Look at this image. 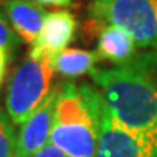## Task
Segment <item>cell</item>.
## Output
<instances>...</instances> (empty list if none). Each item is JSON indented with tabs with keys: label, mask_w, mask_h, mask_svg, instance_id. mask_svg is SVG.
I'll return each mask as SVG.
<instances>
[{
	"label": "cell",
	"mask_w": 157,
	"mask_h": 157,
	"mask_svg": "<svg viewBox=\"0 0 157 157\" xmlns=\"http://www.w3.org/2000/svg\"><path fill=\"white\" fill-rule=\"evenodd\" d=\"M109 112L157 157V77L147 56L112 68H93Z\"/></svg>",
	"instance_id": "obj_1"
},
{
	"label": "cell",
	"mask_w": 157,
	"mask_h": 157,
	"mask_svg": "<svg viewBox=\"0 0 157 157\" xmlns=\"http://www.w3.org/2000/svg\"><path fill=\"white\" fill-rule=\"evenodd\" d=\"M105 105L101 90L66 83L58 89L50 143L68 157H96Z\"/></svg>",
	"instance_id": "obj_2"
},
{
	"label": "cell",
	"mask_w": 157,
	"mask_h": 157,
	"mask_svg": "<svg viewBox=\"0 0 157 157\" xmlns=\"http://www.w3.org/2000/svg\"><path fill=\"white\" fill-rule=\"evenodd\" d=\"M51 60L26 57L13 71L6 89V113L15 125H22L48 98L54 76Z\"/></svg>",
	"instance_id": "obj_3"
},
{
	"label": "cell",
	"mask_w": 157,
	"mask_h": 157,
	"mask_svg": "<svg viewBox=\"0 0 157 157\" xmlns=\"http://www.w3.org/2000/svg\"><path fill=\"white\" fill-rule=\"evenodd\" d=\"M92 17L124 29L137 47H157V0H90Z\"/></svg>",
	"instance_id": "obj_4"
},
{
	"label": "cell",
	"mask_w": 157,
	"mask_h": 157,
	"mask_svg": "<svg viewBox=\"0 0 157 157\" xmlns=\"http://www.w3.org/2000/svg\"><path fill=\"white\" fill-rule=\"evenodd\" d=\"M77 32V21L73 13L58 10L48 13L44 28L36 38L28 57L34 60H52L57 54L67 50Z\"/></svg>",
	"instance_id": "obj_5"
},
{
	"label": "cell",
	"mask_w": 157,
	"mask_h": 157,
	"mask_svg": "<svg viewBox=\"0 0 157 157\" xmlns=\"http://www.w3.org/2000/svg\"><path fill=\"white\" fill-rule=\"evenodd\" d=\"M57 98L58 90H52L38 109L21 125L17 132L16 151L22 157H32L50 144Z\"/></svg>",
	"instance_id": "obj_6"
},
{
	"label": "cell",
	"mask_w": 157,
	"mask_h": 157,
	"mask_svg": "<svg viewBox=\"0 0 157 157\" xmlns=\"http://www.w3.org/2000/svg\"><path fill=\"white\" fill-rule=\"evenodd\" d=\"M96 157H156L140 140L121 127L109 112L108 105L103 109L101 137Z\"/></svg>",
	"instance_id": "obj_7"
},
{
	"label": "cell",
	"mask_w": 157,
	"mask_h": 157,
	"mask_svg": "<svg viewBox=\"0 0 157 157\" xmlns=\"http://www.w3.org/2000/svg\"><path fill=\"white\" fill-rule=\"evenodd\" d=\"M3 7L19 39L25 44H34L44 28L48 12L34 0H9Z\"/></svg>",
	"instance_id": "obj_8"
},
{
	"label": "cell",
	"mask_w": 157,
	"mask_h": 157,
	"mask_svg": "<svg viewBox=\"0 0 157 157\" xmlns=\"http://www.w3.org/2000/svg\"><path fill=\"white\" fill-rule=\"evenodd\" d=\"M137 48L134 38L124 29L108 25L101 31L96 54L102 60L115 63L117 66H124L132 60Z\"/></svg>",
	"instance_id": "obj_9"
},
{
	"label": "cell",
	"mask_w": 157,
	"mask_h": 157,
	"mask_svg": "<svg viewBox=\"0 0 157 157\" xmlns=\"http://www.w3.org/2000/svg\"><path fill=\"white\" fill-rule=\"evenodd\" d=\"M99 60V56L96 51L76 50V48H67L57 54L51 64L56 71L68 78H74L78 76L89 73L95 68V64Z\"/></svg>",
	"instance_id": "obj_10"
},
{
	"label": "cell",
	"mask_w": 157,
	"mask_h": 157,
	"mask_svg": "<svg viewBox=\"0 0 157 157\" xmlns=\"http://www.w3.org/2000/svg\"><path fill=\"white\" fill-rule=\"evenodd\" d=\"M17 147V134L15 124L9 115L0 109V157H13Z\"/></svg>",
	"instance_id": "obj_11"
},
{
	"label": "cell",
	"mask_w": 157,
	"mask_h": 157,
	"mask_svg": "<svg viewBox=\"0 0 157 157\" xmlns=\"http://www.w3.org/2000/svg\"><path fill=\"white\" fill-rule=\"evenodd\" d=\"M19 44H21V39L12 28L5 10H0V51L12 57Z\"/></svg>",
	"instance_id": "obj_12"
},
{
	"label": "cell",
	"mask_w": 157,
	"mask_h": 157,
	"mask_svg": "<svg viewBox=\"0 0 157 157\" xmlns=\"http://www.w3.org/2000/svg\"><path fill=\"white\" fill-rule=\"evenodd\" d=\"M32 157H68L64 151H61L58 147H56L54 144H48L45 146L42 150H39L36 154H34Z\"/></svg>",
	"instance_id": "obj_13"
},
{
	"label": "cell",
	"mask_w": 157,
	"mask_h": 157,
	"mask_svg": "<svg viewBox=\"0 0 157 157\" xmlns=\"http://www.w3.org/2000/svg\"><path fill=\"white\" fill-rule=\"evenodd\" d=\"M36 5L39 6H54V7H66L70 6L73 0H34Z\"/></svg>",
	"instance_id": "obj_14"
},
{
	"label": "cell",
	"mask_w": 157,
	"mask_h": 157,
	"mask_svg": "<svg viewBox=\"0 0 157 157\" xmlns=\"http://www.w3.org/2000/svg\"><path fill=\"white\" fill-rule=\"evenodd\" d=\"M10 57L5 54L3 51H0V84L3 82L5 78V74H6V67H7V61H9Z\"/></svg>",
	"instance_id": "obj_15"
},
{
	"label": "cell",
	"mask_w": 157,
	"mask_h": 157,
	"mask_svg": "<svg viewBox=\"0 0 157 157\" xmlns=\"http://www.w3.org/2000/svg\"><path fill=\"white\" fill-rule=\"evenodd\" d=\"M6 2H9V0H0V6H2V5H5Z\"/></svg>",
	"instance_id": "obj_16"
},
{
	"label": "cell",
	"mask_w": 157,
	"mask_h": 157,
	"mask_svg": "<svg viewBox=\"0 0 157 157\" xmlns=\"http://www.w3.org/2000/svg\"><path fill=\"white\" fill-rule=\"evenodd\" d=\"M13 157H22V156H21V154H19V153H15V154H13Z\"/></svg>",
	"instance_id": "obj_17"
}]
</instances>
